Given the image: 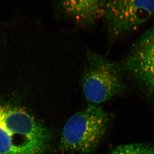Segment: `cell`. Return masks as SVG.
Instances as JSON below:
<instances>
[{
    "mask_svg": "<svg viewBox=\"0 0 154 154\" xmlns=\"http://www.w3.org/2000/svg\"><path fill=\"white\" fill-rule=\"evenodd\" d=\"M154 0H109L104 17L110 36L132 33L153 17Z\"/></svg>",
    "mask_w": 154,
    "mask_h": 154,
    "instance_id": "cell-4",
    "label": "cell"
},
{
    "mask_svg": "<svg viewBox=\"0 0 154 154\" xmlns=\"http://www.w3.org/2000/svg\"><path fill=\"white\" fill-rule=\"evenodd\" d=\"M109 154H154V145L146 143L126 144L118 146Z\"/></svg>",
    "mask_w": 154,
    "mask_h": 154,
    "instance_id": "cell-7",
    "label": "cell"
},
{
    "mask_svg": "<svg viewBox=\"0 0 154 154\" xmlns=\"http://www.w3.org/2000/svg\"><path fill=\"white\" fill-rule=\"evenodd\" d=\"M85 62L82 85L91 104L106 102L124 91L121 70L116 63L91 51L87 52Z\"/></svg>",
    "mask_w": 154,
    "mask_h": 154,
    "instance_id": "cell-3",
    "label": "cell"
},
{
    "mask_svg": "<svg viewBox=\"0 0 154 154\" xmlns=\"http://www.w3.org/2000/svg\"><path fill=\"white\" fill-rule=\"evenodd\" d=\"M57 10L78 26H89L104 17L109 0H54Z\"/></svg>",
    "mask_w": 154,
    "mask_h": 154,
    "instance_id": "cell-6",
    "label": "cell"
},
{
    "mask_svg": "<svg viewBox=\"0 0 154 154\" xmlns=\"http://www.w3.org/2000/svg\"><path fill=\"white\" fill-rule=\"evenodd\" d=\"M109 117L99 105L90 104L71 116L63 128L60 150L73 154L93 152L104 137Z\"/></svg>",
    "mask_w": 154,
    "mask_h": 154,
    "instance_id": "cell-2",
    "label": "cell"
},
{
    "mask_svg": "<svg viewBox=\"0 0 154 154\" xmlns=\"http://www.w3.org/2000/svg\"><path fill=\"white\" fill-rule=\"evenodd\" d=\"M125 68L141 89L154 98V24L134 45Z\"/></svg>",
    "mask_w": 154,
    "mask_h": 154,
    "instance_id": "cell-5",
    "label": "cell"
},
{
    "mask_svg": "<svg viewBox=\"0 0 154 154\" xmlns=\"http://www.w3.org/2000/svg\"><path fill=\"white\" fill-rule=\"evenodd\" d=\"M51 131L19 107L0 105V154H46Z\"/></svg>",
    "mask_w": 154,
    "mask_h": 154,
    "instance_id": "cell-1",
    "label": "cell"
}]
</instances>
